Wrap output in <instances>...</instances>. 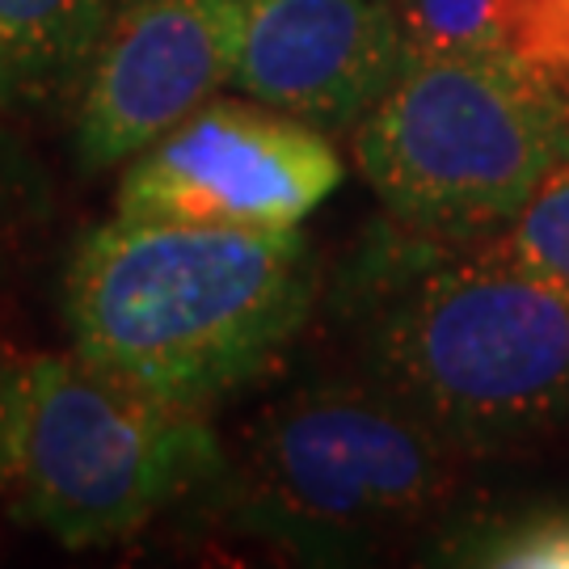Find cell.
Segmentation results:
<instances>
[{"label": "cell", "instance_id": "cell-1", "mask_svg": "<svg viewBox=\"0 0 569 569\" xmlns=\"http://www.w3.org/2000/svg\"><path fill=\"white\" fill-rule=\"evenodd\" d=\"M312 296L317 262L296 228L119 216L68 266L63 321L93 367L207 409L279 359Z\"/></svg>", "mask_w": 569, "mask_h": 569}, {"label": "cell", "instance_id": "cell-2", "mask_svg": "<svg viewBox=\"0 0 569 569\" xmlns=\"http://www.w3.org/2000/svg\"><path fill=\"white\" fill-rule=\"evenodd\" d=\"M385 244L363 291V363L460 456L502 451L569 409V296L486 241Z\"/></svg>", "mask_w": 569, "mask_h": 569}, {"label": "cell", "instance_id": "cell-3", "mask_svg": "<svg viewBox=\"0 0 569 569\" xmlns=\"http://www.w3.org/2000/svg\"><path fill=\"white\" fill-rule=\"evenodd\" d=\"M569 161V84L510 56L409 51L355 122V164L392 220L435 241L493 237Z\"/></svg>", "mask_w": 569, "mask_h": 569}, {"label": "cell", "instance_id": "cell-4", "mask_svg": "<svg viewBox=\"0 0 569 569\" xmlns=\"http://www.w3.org/2000/svg\"><path fill=\"white\" fill-rule=\"evenodd\" d=\"M456 456L376 380L312 385L266 409L216 489L237 531L326 561L435 515L456 489Z\"/></svg>", "mask_w": 569, "mask_h": 569}, {"label": "cell", "instance_id": "cell-5", "mask_svg": "<svg viewBox=\"0 0 569 569\" xmlns=\"http://www.w3.org/2000/svg\"><path fill=\"white\" fill-rule=\"evenodd\" d=\"M203 409L89 359L26 355L4 486L26 523L72 549L119 545L224 477Z\"/></svg>", "mask_w": 569, "mask_h": 569}, {"label": "cell", "instance_id": "cell-6", "mask_svg": "<svg viewBox=\"0 0 569 569\" xmlns=\"http://www.w3.org/2000/svg\"><path fill=\"white\" fill-rule=\"evenodd\" d=\"M342 182L329 131L253 98H207L131 157L119 216L296 228Z\"/></svg>", "mask_w": 569, "mask_h": 569}, {"label": "cell", "instance_id": "cell-7", "mask_svg": "<svg viewBox=\"0 0 569 569\" xmlns=\"http://www.w3.org/2000/svg\"><path fill=\"white\" fill-rule=\"evenodd\" d=\"M237 0H119L77 98V157L131 161L232 81Z\"/></svg>", "mask_w": 569, "mask_h": 569}, {"label": "cell", "instance_id": "cell-8", "mask_svg": "<svg viewBox=\"0 0 569 569\" xmlns=\"http://www.w3.org/2000/svg\"><path fill=\"white\" fill-rule=\"evenodd\" d=\"M409 56L397 0H237L232 81L321 131H355Z\"/></svg>", "mask_w": 569, "mask_h": 569}, {"label": "cell", "instance_id": "cell-9", "mask_svg": "<svg viewBox=\"0 0 569 569\" xmlns=\"http://www.w3.org/2000/svg\"><path fill=\"white\" fill-rule=\"evenodd\" d=\"M110 0H0V110L81 89Z\"/></svg>", "mask_w": 569, "mask_h": 569}, {"label": "cell", "instance_id": "cell-10", "mask_svg": "<svg viewBox=\"0 0 569 569\" xmlns=\"http://www.w3.org/2000/svg\"><path fill=\"white\" fill-rule=\"evenodd\" d=\"M443 561L489 569H569V502L472 519L443 540Z\"/></svg>", "mask_w": 569, "mask_h": 569}, {"label": "cell", "instance_id": "cell-11", "mask_svg": "<svg viewBox=\"0 0 569 569\" xmlns=\"http://www.w3.org/2000/svg\"><path fill=\"white\" fill-rule=\"evenodd\" d=\"M528 0H397L409 51L510 56Z\"/></svg>", "mask_w": 569, "mask_h": 569}, {"label": "cell", "instance_id": "cell-12", "mask_svg": "<svg viewBox=\"0 0 569 569\" xmlns=\"http://www.w3.org/2000/svg\"><path fill=\"white\" fill-rule=\"evenodd\" d=\"M486 244L569 296V161L557 164L515 211V220L498 228Z\"/></svg>", "mask_w": 569, "mask_h": 569}, {"label": "cell", "instance_id": "cell-13", "mask_svg": "<svg viewBox=\"0 0 569 569\" xmlns=\"http://www.w3.org/2000/svg\"><path fill=\"white\" fill-rule=\"evenodd\" d=\"M21 363H26V355L0 333V486H4V468H9V435H13V409H18Z\"/></svg>", "mask_w": 569, "mask_h": 569}]
</instances>
